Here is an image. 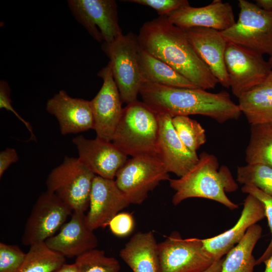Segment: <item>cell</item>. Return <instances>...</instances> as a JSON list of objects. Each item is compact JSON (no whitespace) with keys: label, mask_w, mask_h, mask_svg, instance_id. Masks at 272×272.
Here are the masks:
<instances>
[{"label":"cell","mask_w":272,"mask_h":272,"mask_svg":"<svg viewBox=\"0 0 272 272\" xmlns=\"http://www.w3.org/2000/svg\"><path fill=\"white\" fill-rule=\"evenodd\" d=\"M95 176L79 158L65 156L48 175L47 190L55 194L73 212L85 213L89 207Z\"/></svg>","instance_id":"6"},{"label":"cell","mask_w":272,"mask_h":272,"mask_svg":"<svg viewBox=\"0 0 272 272\" xmlns=\"http://www.w3.org/2000/svg\"><path fill=\"white\" fill-rule=\"evenodd\" d=\"M134 226L132 215L127 212L119 213L108 224L112 233L118 237H125L130 235L134 230Z\"/></svg>","instance_id":"34"},{"label":"cell","mask_w":272,"mask_h":272,"mask_svg":"<svg viewBox=\"0 0 272 272\" xmlns=\"http://www.w3.org/2000/svg\"><path fill=\"white\" fill-rule=\"evenodd\" d=\"M265 268L263 272H272V255L264 261Z\"/></svg>","instance_id":"40"},{"label":"cell","mask_w":272,"mask_h":272,"mask_svg":"<svg viewBox=\"0 0 272 272\" xmlns=\"http://www.w3.org/2000/svg\"><path fill=\"white\" fill-rule=\"evenodd\" d=\"M157 114L158 158L169 173L181 177L197 164L199 156L190 151L181 141L172 124V117L165 113Z\"/></svg>","instance_id":"14"},{"label":"cell","mask_w":272,"mask_h":272,"mask_svg":"<svg viewBox=\"0 0 272 272\" xmlns=\"http://www.w3.org/2000/svg\"><path fill=\"white\" fill-rule=\"evenodd\" d=\"M73 212L55 194L47 190L42 193L26 221L22 244L30 246L44 242L59 231Z\"/></svg>","instance_id":"11"},{"label":"cell","mask_w":272,"mask_h":272,"mask_svg":"<svg viewBox=\"0 0 272 272\" xmlns=\"http://www.w3.org/2000/svg\"><path fill=\"white\" fill-rule=\"evenodd\" d=\"M103 80L102 86L90 101L96 138L112 142L121 118L123 108L120 95L114 81L109 63L98 73Z\"/></svg>","instance_id":"13"},{"label":"cell","mask_w":272,"mask_h":272,"mask_svg":"<svg viewBox=\"0 0 272 272\" xmlns=\"http://www.w3.org/2000/svg\"><path fill=\"white\" fill-rule=\"evenodd\" d=\"M157 245L151 231L134 234L120 252L133 272H159Z\"/></svg>","instance_id":"22"},{"label":"cell","mask_w":272,"mask_h":272,"mask_svg":"<svg viewBox=\"0 0 272 272\" xmlns=\"http://www.w3.org/2000/svg\"><path fill=\"white\" fill-rule=\"evenodd\" d=\"M26 255L20 247L0 243V272H18Z\"/></svg>","instance_id":"31"},{"label":"cell","mask_w":272,"mask_h":272,"mask_svg":"<svg viewBox=\"0 0 272 272\" xmlns=\"http://www.w3.org/2000/svg\"><path fill=\"white\" fill-rule=\"evenodd\" d=\"M158 131L157 114L137 100L123 109L112 142L127 156L158 157Z\"/></svg>","instance_id":"4"},{"label":"cell","mask_w":272,"mask_h":272,"mask_svg":"<svg viewBox=\"0 0 272 272\" xmlns=\"http://www.w3.org/2000/svg\"><path fill=\"white\" fill-rule=\"evenodd\" d=\"M10 88L5 80H1L0 82V108L5 109L12 112L14 115L25 125L31 134L29 141H36L35 135L33 133L32 127L31 124L21 117L15 110L12 105V100L10 98Z\"/></svg>","instance_id":"35"},{"label":"cell","mask_w":272,"mask_h":272,"mask_svg":"<svg viewBox=\"0 0 272 272\" xmlns=\"http://www.w3.org/2000/svg\"><path fill=\"white\" fill-rule=\"evenodd\" d=\"M225 63L230 88L238 98L262 83L271 71L263 55L230 42L226 49Z\"/></svg>","instance_id":"10"},{"label":"cell","mask_w":272,"mask_h":272,"mask_svg":"<svg viewBox=\"0 0 272 272\" xmlns=\"http://www.w3.org/2000/svg\"><path fill=\"white\" fill-rule=\"evenodd\" d=\"M265 217L262 202L254 196L248 194L244 201L240 217L235 225L219 235L201 239L205 249L215 260L221 259L240 242L250 227Z\"/></svg>","instance_id":"21"},{"label":"cell","mask_w":272,"mask_h":272,"mask_svg":"<svg viewBox=\"0 0 272 272\" xmlns=\"http://www.w3.org/2000/svg\"><path fill=\"white\" fill-rule=\"evenodd\" d=\"M184 30L194 50L219 83L229 88L230 81L225 63L228 41L221 32L204 27H192Z\"/></svg>","instance_id":"18"},{"label":"cell","mask_w":272,"mask_h":272,"mask_svg":"<svg viewBox=\"0 0 272 272\" xmlns=\"http://www.w3.org/2000/svg\"><path fill=\"white\" fill-rule=\"evenodd\" d=\"M102 49L109 58L122 102L127 105L137 101L144 81L138 36L132 32L122 34L110 43L103 42Z\"/></svg>","instance_id":"5"},{"label":"cell","mask_w":272,"mask_h":272,"mask_svg":"<svg viewBox=\"0 0 272 272\" xmlns=\"http://www.w3.org/2000/svg\"><path fill=\"white\" fill-rule=\"evenodd\" d=\"M268 62L269 63V65L272 71V55L270 56L269 59L268 60Z\"/></svg>","instance_id":"41"},{"label":"cell","mask_w":272,"mask_h":272,"mask_svg":"<svg viewBox=\"0 0 272 272\" xmlns=\"http://www.w3.org/2000/svg\"><path fill=\"white\" fill-rule=\"evenodd\" d=\"M250 134L245 150L248 164H263L272 167V127L263 124L250 125Z\"/></svg>","instance_id":"26"},{"label":"cell","mask_w":272,"mask_h":272,"mask_svg":"<svg viewBox=\"0 0 272 272\" xmlns=\"http://www.w3.org/2000/svg\"><path fill=\"white\" fill-rule=\"evenodd\" d=\"M72 142L82 162L96 175L104 178L114 179L127 160V156L112 142L97 138L88 139L82 135L74 138Z\"/></svg>","instance_id":"16"},{"label":"cell","mask_w":272,"mask_h":272,"mask_svg":"<svg viewBox=\"0 0 272 272\" xmlns=\"http://www.w3.org/2000/svg\"><path fill=\"white\" fill-rule=\"evenodd\" d=\"M172 123L179 138L191 151L196 153L207 142L206 130L197 121L188 116L172 117Z\"/></svg>","instance_id":"28"},{"label":"cell","mask_w":272,"mask_h":272,"mask_svg":"<svg viewBox=\"0 0 272 272\" xmlns=\"http://www.w3.org/2000/svg\"><path fill=\"white\" fill-rule=\"evenodd\" d=\"M140 66L144 81L172 87L199 88L169 65L141 48Z\"/></svg>","instance_id":"25"},{"label":"cell","mask_w":272,"mask_h":272,"mask_svg":"<svg viewBox=\"0 0 272 272\" xmlns=\"http://www.w3.org/2000/svg\"><path fill=\"white\" fill-rule=\"evenodd\" d=\"M223 259L215 260L209 268L201 272H221Z\"/></svg>","instance_id":"37"},{"label":"cell","mask_w":272,"mask_h":272,"mask_svg":"<svg viewBox=\"0 0 272 272\" xmlns=\"http://www.w3.org/2000/svg\"><path fill=\"white\" fill-rule=\"evenodd\" d=\"M78 272H118L120 265L113 257L107 256L104 251L96 248L77 257Z\"/></svg>","instance_id":"30"},{"label":"cell","mask_w":272,"mask_h":272,"mask_svg":"<svg viewBox=\"0 0 272 272\" xmlns=\"http://www.w3.org/2000/svg\"><path fill=\"white\" fill-rule=\"evenodd\" d=\"M142 49L163 61L198 88H215L218 80L200 59L183 29L167 17L144 24L138 36Z\"/></svg>","instance_id":"1"},{"label":"cell","mask_w":272,"mask_h":272,"mask_svg":"<svg viewBox=\"0 0 272 272\" xmlns=\"http://www.w3.org/2000/svg\"><path fill=\"white\" fill-rule=\"evenodd\" d=\"M76 19L98 42L110 43L122 35L116 3L113 0H69Z\"/></svg>","instance_id":"12"},{"label":"cell","mask_w":272,"mask_h":272,"mask_svg":"<svg viewBox=\"0 0 272 272\" xmlns=\"http://www.w3.org/2000/svg\"><path fill=\"white\" fill-rule=\"evenodd\" d=\"M65 257L44 242L30 246L18 272H54L65 263Z\"/></svg>","instance_id":"27"},{"label":"cell","mask_w":272,"mask_h":272,"mask_svg":"<svg viewBox=\"0 0 272 272\" xmlns=\"http://www.w3.org/2000/svg\"><path fill=\"white\" fill-rule=\"evenodd\" d=\"M159 272H201L215 261L205 249L201 239H183L172 232L158 243Z\"/></svg>","instance_id":"9"},{"label":"cell","mask_w":272,"mask_h":272,"mask_svg":"<svg viewBox=\"0 0 272 272\" xmlns=\"http://www.w3.org/2000/svg\"><path fill=\"white\" fill-rule=\"evenodd\" d=\"M170 179L169 172L158 157L141 156L127 159L114 180L130 203L141 205L161 181Z\"/></svg>","instance_id":"8"},{"label":"cell","mask_w":272,"mask_h":272,"mask_svg":"<svg viewBox=\"0 0 272 272\" xmlns=\"http://www.w3.org/2000/svg\"><path fill=\"white\" fill-rule=\"evenodd\" d=\"M170 187L175 191L172 202L177 206L189 198H207L218 202L231 210L238 208L226 193L238 188L229 168L219 166L217 158L206 152L199 156L197 164L186 174L177 179H170Z\"/></svg>","instance_id":"3"},{"label":"cell","mask_w":272,"mask_h":272,"mask_svg":"<svg viewBox=\"0 0 272 272\" xmlns=\"http://www.w3.org/2000/svg\"><path fill=\"white\" fill-rule=\"evenodd\" d=\"M139 94L156 114L176 116L200 115L219 123L237 120L242 112L226 91L211 93L201 88L166 86L144 81Z\"/></svg>","instance_id":"2"},{"label":"cell","mask_w":272,"mask_h":272,"mask_svg":"<svg viewBox=\"0 0 272 272\" xmlns=\"http://www.w3.org/2000/svg\"><path fill=\"white\" fill-rule=\"evenodd\" d=\"M256 4L260 8L268 11H272V0H256Z\"/></svg>","instance_id":"39"},{"label":"cell","mask_w":272,"mask_h":272,"mask_svg":"<svg viewBox=\"0 0 272 272\" xmlns=\"http://www.w3.org/2000/svg\"><path fill=\"white\" fill-rule=\"evenodd\" d=\"M262 232L258 224L250 227L240 242L226 254L221 272H253L256 260L252 251Z\"/></svg>","instance_id":"24"},{"label":"cell","mask_w":272,"mask_h":272,"mask_svg":"<svg viewBox=\"0 0 272 272\" xmlns=\"http://www.w3.org/2000/svg\"><path fill=\"white\" fill-rule=\"evenodd\" d=\"M46 109L55 117L63 135L94 128L90 101L73 98L64 90L59 91L47 100Z\"/></svg>","instance_id":"19"},{"label":"cell","mask_w":272,"mask_h":272,"mask_svg":"<svg viewBox=\"0 0 272 272\" xmlns=\"http://www.w3.org/2000/svg\"><path fill=\"white\" fill-rule=\"evenodd\" d=\"M167 18L172 24L184 30L204 27L222 32L236 23L232 5L220 0H214L210 4L201 7L184 6Z\"/></svg>","instance_id":"17"},{"label":"cell","mask_w":272,"mask_h":272,"mask_svg":"<svg viewBox=\"0 0 272 272\" xmlns=\"http://www.w3.org/2000/svg\"><path fill=\"white\" fill-rule=\"evenodd\" d=\"M238 104L250 125L272 127V71L262 83L238 98Z\"/></svg>","instance_id":"23"},{"label":"cell","mask_w":272,"mask_h":272,"mask_svg":"<svg viewBox=\"0 0 272 272\" xmlns=\"http://www.w3.org/2000/svg\"><path fill=\"white\" fill-rule=\"evenodd\" d=\"M71 217L58 233L47 239L45 243L64 257L76 258L96 248L98 242L94 231L87 223L84 212H73Z\"/></svg>","instance_id":"20"},{"label":"cell","mask_w":272,"mask_h":272,"mask_svg":"<svg viewBox=\"0 0 272 272\" xmlns=\"http://www.w3.org/2000/svg\"><path fill=\"white\" fill-rule=\"evenodd\" d=\"M124 2L151 7L157 12L160 17H167L179 8L189 5L186 0H129Z\"/></svg>","instance_id":"33"},{"label":"cell","mask_w":272,"mask_h":272,"mask_svg":"<svg viewBox=\"0 0 272 272\" xmlns=\"http://www.w3.org/2000/svg\"><path fill=\"white\" fill-rule=\"evenodd\" d=\"M130 204L114 179L96 175L93 182L89 211L86 215L87 223L93 231L105 228L115 215Z\"/></svg>","instance_id":"15"},{"label":"cell","mask_w":272,"mask_h":272,"mask_svg":"<svg viewBox=\"0 0 272 272\" xmlns=\"http://www.w3.org/2000/svg\"><path fill=\"white\" fill-rule=\"evenodd\" d=\"M241 191L243 193L254 196L262 202L264 208L265 217L267 218L271 234V238L268 246L262 255L256 260V264L258 265L264 262L272 255V196L252 185H243Z\"/></svg>","instance_id":"32"},{"label":"cell","mask_w":272,"mask_h":272,"mask_svg":"<svg viewBox=\"0 0 272 272\" xmlns=\"http://www.w3.org/2000/svg\"><path fill=\"white\" fill-rule=\"evenodd\" d=\"M54 272H78L76 263H64Z\"/></svg>","instance_id":"38"},{"label":"cell","mask_w":272,"mask_h":272,"mask_svg":"<svg viewBox=\"0 0 272 272\" xmlns=\"http://www.w3.org/2000/svg\"><path fill=\"white\" fill-rule=\"evenodd\" d=\"M19 160V156L16 150L8 148L0 152V177L13 163Z\"/></svg>","instance_id":"36"},{"label":"cell","mask_w":272,"mask_h":272,"mask_svg":"<svg viewBox=\"0 0 272 272\" xmlns=\"http://www.w3.org/2000/svg\"><path fill=\"white\" fill-rule=\"evenodd\" d=\"M237 181L243 185H252L272 196V167L263 164L238 166Z\"/></svg>","instance_id":"29"},{"label":"cell","mask_w":272,"mask_h":272,"mask_svg":"<svg viewBox=\"0 0 272 272\" xmlns=\"http://www.w3.org/2000/svg\"><path fill=\"white\" fill-rule=\"evenodd\" d=\"M238 19L226 30L221 31L228 42L248 48L261 55H272V11L256 4L239 0Z\"/></svg>","instance_id":"7"}]
</instances>
